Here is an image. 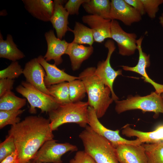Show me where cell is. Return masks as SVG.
Segmentation results:
<instances>
[{"label":"cell","instance_id":"obj_23","mask_svg":"<svg viewBox=\"0 0 163 163\" xmlns=\"http://www.w3.org/2000/svg\"><path fill=\"white\" fill-rule=\"evenodd\" d=\"M87 12L104 19H110L111 1L109 0H88L82 5Z\"/></svg>","mask_w":163,"mask_h":163},{"label":"cell","instance_id":"obj_39","mask_svg":"<svg viewBox=\"0 0 163 163\" xmlns=\"http://www.w3.org/2000/svg\"><path fill=\"white\" fill-rule=\"evenodd\" d=\"M27 163H45L40 162H31L30 161Z\"/></svg>","mask_w":163,"mask_h":163},{"label":"cell","instance_id":"obj_28","mask_svg":"<svg viewBox=\"0 0 163 163\" xmlns=\"http://www.w3.org/2000/svg\"><path fill=\"white\" fill-rule=\"evenodd\" d=\"M69 83L70 99L71 102L81 101L86 93L83 82L80 79H75Z\"/></svg>","mask_w":163,"mask_h":163},{"label":"cell","instance_id":"obj_9","mask_svg":"<svg viewBox=\"0 0 163 163\" xmlns=\"http://www.w3.org/2000/svg\"><path fill=\"white\" fill-rule=\"evenodd\" d=\"M88 125L94 131L108 140L115 148L121 144L138 145L142 144L138 138L131 140L125 139L119 135V130L113 131L105 127L99 121L94 110L89 106L88 107Z\"/></svg>","mask_w":163,"mask_h":163},{"label":"cell","instance_id":"obj_18","mask_svg":"<svg viewBox=\"0 0 163 163\" xmlns=\"http://www.w3.org/2000/svg\"><path fill=\"white\" fill-rule=\"evenodd\" d=\"M26 10L34 18L44 22L50 21L54 10L51 0H22Z\"/></svg>","mask_w":163,"mask_h":163},{"label":"cell","instance_id":"obj_19","mask_svg":"<svg viewBox=\"0 0 163 163\" xmlns=\"http://www.w3.org/2000/svg\"><path fill=\"white\" fill-rule=\"evenodd\" d=\"M65 2L64 0L54 1L53 12L50 20L56 30L57 37L60 40L65 36L69 28L68 25L69 14L63 5Z\"/></svg>","mask_w":163,"mask_h":163},{"label":"cell","instance_id":"obj_26","mask_svg":"<svg viewBox=\"0 0 163 163\" xmlns=\"http://www.w3.org/2000/svg\"><path fill=\"white\" fill-rule=\"evenodd\" d=\"M50 95L60 104L71 102L69 96L68 82H64L47 87Z\"/></svg>","mask_w":163,"mask_h":163},{"label":"cell","instance_id":"obj_29","mask_svg":"<svg viewBox=\"0 0 163 163\" xmlns=\"http://www.w3.org/2000/svg\"><path fill=\"white\" fill-rule=\"evenodd\" d=\"M24 110H0V128L2 129L8 125H14L21 121L18 116L22 114Z\"/></svg>","mask_w":163,"mask_h":163},{"label":"cell","instance_id":"obj_30","mask_svg":"<svg viewBox=\"0 0 163 163\" xmlns=\"http://www.w3.org/2000/svg\"><path fill=\"white\" fill-rule=\"evenodd\" d=\"M23 71L17 61L12 62L8 67L0 71V79H14L23 74Z\"/></svg>","mask_w":163,"mask_h":163},{"label":"cell","instance_id":"obj_37","mask_svg":"<svg viewBox=\"0 0 163 163\" xmlns=\"http://www.w3.org/2000/svg\"><path fill=\"white\" fill-rule=\"evenodd\" d=\"M0 162V163H18V154L17 150L8 156Z\"/></svg>","mask_w":163,"mask_h":163},{"label":"cell","instance_id":"obj_40","mask_svg":"<svg viewBox=\"0 0 163 163\" xmlns=\"http://www.w3.org/2000/svg\"><path fill=\"white\" fill-rule=\"evenodd\" d=\"M161 95L163 100V93H162Z\"/></svg>","mask_w":163,"mask_h":163},{"label":"cell","instance_id":"obj_35","mask_svg":"<svg viewBox=\"0 0 163 163\" xmlns=\"http://www.w3.org/2000/svg\"><path fill=\"white\" fill-rule=\"evenodd\" d=\"M14 80L8 78L0 79V97L6 93L11 91Z\"/></svg>","mask_w":163,"mask_h":163},{"label":"cell","instance_id":"obj_1","mask_svg":"<svg viewBox=\"0 0 163 163\" xmlns=\"http://www.w3.org/2000/svg\"><path fill=\"white\" fill-rule=\"evenodd\" d=\"M53 132L49 119L41 116H27L11 126L8 135L14 141L18 163H27L32 159L46 142L53 139Z\"/></svg>","mask_w":163,"mask_h":163},{"label":"cell","instance_id":"obj_11","mask_svg":"<svg viewBox=\"0 0 163 163\" xmlns=\"http://www.w3.org/2000/svg\"><path fill=\"white\" fill-rule=\"evenodd\" d=\"M110 19L119 20L125 25L130 26L133 23L139 22L142 16L125 0H112L111 1Z\"/></svg>","mask_w":163,"mask_h":163},{"label":"cell","instance_id":"obj_31","mask_svg":"<svg viewBox=\"0 0 163 163\" xmlns=\"http://www.w3.org/2000/svg\"><path fill=\"white\" fill-rule=\"evenodd\" d=\"M16 150L13 138L8 135L0 144V162Z\"/></svg>","mask_w":163,"mask_h":163},{"label":"cell","instance_id":"obj_7","mask_svg":"<svg viewBox=\"0 0 163 163\" xmlns=\"http://www.w3.org/2000/svg\"><path fill=\"white\" fill-rule=\"evenodd\" d=\"M53 139L46 142L35 155L33 162L62 163V156L69 152L78 150L75 145L69 143H58Z\"/></svg>","mask_w":163,"mask_h":163},{"label":"cell","instance_id":"obj_32","mask_svg":"<svg viewBox=\"0 0 163 163\" xmlns=\"http://www.w3.org/2000/svg\"><path fill=\"white\" fill-rule=\"evenodd\" d=\"M145 13L151 19L155 18L159 8V6L163 3V0H141Z\"/></svg>","mask_w":163,"mask_h":163},{"label":"cell","instance_id":"obj_21","mask_svg":"<svg viewBox=\"0 0 163 163\" xmlns=\"http://www.w3.org/2000/svg\"><path fill=\"white\" fill-rule=\"evenodd\" d=\"M93 51L92 46H86L71 42L69 43L65 54L69 56L72 69L75 71L79 69L82 63L90 57Z\"/></svg>","mask_w":163,"mask_h":163},{"label":"cell","instance_id":"obj_12","mask_svg":"<svg viewBox=\"0 0 163 163\" xmlns=\"http://www.w3.org/2000/svg\"><path fill=\"white\" fill-rule=\"evenodd\" d=\"M143 37H141L137 40V49L139 53L138 62L137 65L133 67L123 66L121 67L125 71L136 72L141 75L144 79V81L151 84L155 89V92L159 95L163 93V85L156 83L148 75L146 68L149 67L150 65V55H147L142 50V44Z\"/></svg>","mask_w":163,"mask_h":163},{"label":"cell","instance_id":"obj_4","mask_svg":"<svg viewBox=\"0 0 163 163\" xmlns=\"http://www.w3.org/2000/svg\"><path fill=\"white\" fill-rule=\"evenodd\" d=\"M88 106L87 102L81 101L60 105L48 113L52 130H57L60 126L68 123L85 128L88 124Z\"/></svg>","mask_w":163,"mask_h":163},{"label":"cell","instance_id":"obj_2","mask_svg":"<svg viewBox=\"0 0 163 163\" xmlns=\"http://www.w3.org/2000/svg\"><path fill=\"white\" fill-rule=\"evenodd\" d=\"M96 68L88 67L79 75L88 95L89 106L94 110L98 119L103 117L113 100L110 97L111 91L95 73Z\"/></svg>","mask_w":163,"mask_h":163},{"label":"cell","instance_id":"obj_38","mask_svg":"<svg viewBox=\"0 0 163 163\" xmlns=\"http://www.w3.org/2000/svg\"><path fill=\"white\" fill-rule=\"evenodd\" d=\"M159 22L162 27L163 28V13L159 18Z\"/></svg>","mask_w":163,"mask_h":163},{"label":"cell","instance_id":"obj_16","mask_svg":"<svg viewBox=\"0 0 163 163\" xmlns=\"http://www.w3.org/2000/svg\"><path fill=\"white\" fill-rule=\"evenodd\" d=\"M82 20L92 30L94 41L101 43L105 39L111 38V20L96 15L89 14L83 16Z\"/></svg>","mask_w":163,"mask_h":163},{"label":"cell","instance_id":"obj_24","mask_svg":"<svg viewBox=\"0 0 163 163\" xmlns=\"http://www.w3.org/2000/svg\"><path fill=\"white\" fill-rule=\"evenodd\" d=\"M68 30L74 34L72 42L80 44H87L92 46L94 40L92 30L79 22H76L73 30L69 28Z\"/></svg>","mask_w":163,"mask_h":163},{"label":"cell","instance_id":"obj_22","mask_svg":"<svg viewBox=\"0 0 163 163\" xmlns=\"http://www.w3.org/2000/svg\"><path fill=\"white\" fill-rule=\"evenodd\" d=\"M24 53L17 47L12 36L9 34L4 40L0 33V57L7 59L12 62L17 61L25 57Z\"/></svg>","mask_w":163,"mask_h":163},{"label":"cell","instance_id":"obj_34","mask_svg":"<svg viewBox=\"0 0 163 163\" xmlns=\"http://www.w3.org/2000/svg\"><path fill=\"white\" fill-rule=\"evenodd\" d=\"M69 163H96L94 159L84 151H79L76 153Z\"/></svg>","mask_w":163,"mask_h":163},{"label":"cell","instance_id":"obj_15","mask_svg":"<svg viewBox=\"0 0 163 163\" xmlns=\"http://www.w3.org/2000/svg\"><path fill=\"white\" fill-rule=\"evenodd\" d=\"M115 151L120 163H147L142 143L138 145L120 144L115 148Z\"/></svg>","mask_w":163,"mask_h":163},{"label":"cell","instance_id":"obj_27","mask_svg":"<svg viewBox=\"0 0 163 163\" xmlns=\"http://www.w3.org/2000/svg\"><path fill=\"white\" fill-rule=\"evenodd\" d=\"M147 163H163V142L142 143Z\"/></svg>","mask_w":163,"mask_h":163},{"label":"cell","instance_id":"obj_25","mask_svg":"<svg viewBox=\"0 0 163 163\" xmlns=\"http://www.w3.org/2000/svg\"><path fill=\"white\" fill-rule=\"evenodd\" d=\"M26 103V99L16 96L11 91L0 97V110H20Z\"/></svg>","mask_w":163,"mask_h":163},{"label":"cell","instance_id":"obj_36","mask_svg":"<svg viewBox=\"0 0 163 163\" xmlns=\"http://www.w3.org/2000/svg\"><path fill=\"white\" fill-rule=\"evenodd\" d=\"M125 1L136 10L141 16L145 14L143 4L141 0H125Z\"/></svg>","mask_w":163,"mask_h":163},{"label":"cell","instance_id":"obj_13","mask_svg":"<svg viewBox=\"0 0 163 163\" xmlns=\"http://www.w3.org/2000/svg\"><path fill=\"white\" fill-rule=\"evenodd\" d=\"M44 70L37 58H34L26 63L23 74L26 82L44 93L50 95L44 83L46 75Z\"/></svg>","mask_w":163,"mask_h":163},{"label":"cell","instance_id":"obj_8","mask_svg":"<svg viewBox=\"0 0 163 163\" xmlns=\"http://www.w3.org/2000/svg\"><path fill=\"white\" fill-rule=\"evenodd\" d=\"M104 46L108 49L107 58L105 60L98 63L95 73L101 81L110 88L111 98L113 101H116L118 100L119 98L114 92L113 85L117 76L122 75V70H114L110 64L111 56L116 48L114 41L112 40H108L105 43Z\"/></svg>","mask_w":163,"mask_h":163},{"label":"cell","instance_id":"obj_3","mask_svg":"<svg viewBox=\"0 0 163 163\" xmlns=\"http://www.w3.org/2000/svg\"><path fill=\"white\" fill-rule=\"evenodd\" d=\"M84 151L96 163H120L115 148L107 139L96 133L87 125L79 135Z\"/></svg>","mask_w":163,"mask_h":163},{"label":"cell","instance_id":"obj_41","mask_svg":"<svg viewBox=\"0 0 163 163\" xmlns=\"http://www.w3.org/2000/svg\"></svg>","mask_w":163,"mask_h":163},{"label":"cell","instance_id":"obj_5","mask_svg":"<svg viewBox=\"0 0 163 163\" xmlns=\"http://www.w3.org/2000/svg\"><path fill=\"white\" fill-rule=\"evenodd\" d=\"M115 110L118 114L129 110H140L143 112H153L155 117L163 113V100L155 91L144 96H130L126 99L115 101Z\"/></svg>","mask_w":163,"mask_h":163},{"label":"cell","instance_id":"obj_6","mask_svg":"<svg viewBox=\"0 0 163 163\" xmlns=\"http://www.w3.org/2000/svg\"><path fill=\"white\" fill-rule=\"evenodd\" d=\"M16 90L28 101L31 113H36V108L40 109L42 113H48L61 105L53 96L44 93L26 81H23Z\"/></svg>","mask_w":163,"mask_h":163},{"label":"cell","instance_id":"obj_20","mask_svg":"<svg viewBox=\"0 0 163 163\" xmlns=\"http://www.w3.org/2000/svg\"><path fill=\"white\" fill-rule=\"evenodd\" d=\"M122 133L126 136H136L142 143H156L163 142V123L158 126L155 130L149 132H144L131 128L129 124L124 126Z\"/></svg>","mask_w":163,"mask_h":163},{"label":"cell","instance_id":"obj_33","mask_svg":"<svg viewBox=\"0 0 163 163\" xmlns=\"http://www.w3.org/2000/svg\"><path fill=\"white\" fill-rule=\"evenodd\" d=\"M88 0H69L66 3L64 8L70 15H78L80 6Z\"/></svg>","mask_w":163,"mask_h":163},{"label":"cell","instance_id":"obj_17","mask_svg":"<svg viewBox=\"0 0 163 163\" xmlns=\"http://www.w3.org/2000/svg\"><path fill=\"white\" fill-rule=\"evenodd\" d=\"M37 58L45 71L46 75L44 79V83L46 87L66 81L69 82L79 79L78 76L71 75L66 73L64 70L59 69L55 63H49L41 55Z\"/></svg>","mask_w":163,"mask_h":163},{"label":"cell","instance_id":"obj_14","mask_svg":"<svg viewBox=\"0 0 163 163\" xmlns=\"http://www.w3.org/2000/svg\"><path fill=\"white\" fill-rule=\"evenodd\" d=\"M44 36L47 48L44 58L47 62L53 60L56 66L60 64L63 61L62 56L66 54L69 43L56 37L53 30L46 32Z\"/></svg>","mask_w":163,"mask_h":163},{"label":"cell","instance_id":"obj_10","mask_svg":"<svg viewBox=\"0 0 163 163\" xmlns=\"http://www.w3.org/2000/svg\"><path fill=\"white\" fill-rule=\"evenodd\" d=\"M110 34V38L117 43L120 55L129 56L135 53L137 50L136 34L124 31L116 20H111Z\"/></svg>","mask_w":163,"mask_h":163}]
</instances>
